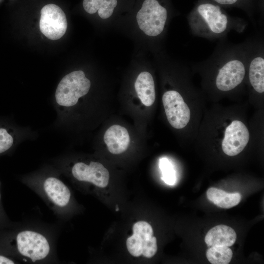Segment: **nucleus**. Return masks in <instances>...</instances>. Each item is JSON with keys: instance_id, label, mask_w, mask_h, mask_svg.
Masks as SVG:
<instances>
[{"instance_id": "f03ea898", "label": "nucleus", "mask_w": 264, "mask_h": 264, "mask_svg": "<svg viewBox=\"0 0 264 264\" xmlns=\"http://www.w3.org/2000/svg\"><path fill=\"white\" fill-rule=\"evenodd\" d=\"M250 38L239 44L226 39L218 41L207 58L193 66L213 84L215 89L223 93L235 90L246 77Z\"/></svg>"}, {"instance_id": "39448f33", "label": "nucleus", "mask_w": 264, "mask_h": 264, "mask_svg": "<svg viewBox=\"0 0 264 264\" xmlns=\"http://www.w3.org/2000/svg\"><path fill=\"white\" fill-rule=\"evenodd\" d=\"M91 82L82 70H75L65 75L58 84L52 101L56 116L52 124L61 122L77 103L78 100L88 94Z\"/></svg>"}, {"instance_id": "ddd939ff", "label": "nucleus", "mask_w": 264, "mask_h": 264, "mask_svg": "<svg viewBox=\"0 0 264 264\" xmlns=\"http://www.w3.org/2000/svg\"><path fill=\"white\" fill-rule=\"evenodd\" d=\"M237 239L235 230L231 227L220 224L212 228L207 233L204 241L208 247L231 246Z\"/></svg>"}, {"instance_id": "f3484780", "label": "nucleus", "mask_w": 264, "mask_h": 264, "mask_svg": "<svg viewBox=\"0 0 264 264\" xmlns=\"http://www.w3.org/2000/svg\"><path fill=\"white\" fill-rule=\"evenodd\" d=\"M206 255L212 264H228L231 260L233 252L228 246H215L207 249Z\"/></svg>"}, {"instance_id": "a211bd4d", "label": "nucleus", "mask_w": 264, "mask_h": 264, "mask_svg": "<svg viewBox=\"0 0 264 264\" xmlns=\"http://www.w3.org/2000/svg\"><path fill=\"white\" fill-rule=\"evenodd\" d=\"M159 167L162 174V179L164 182L169 185L175 184L176 181V172L169 160L166 158H161Z\"/></svg>"}, {"instance_id": "20e7f679", "label": "nucleus", "mask_w": 264, "mask_h": 264, "mask_svg": "<svg viewBox=\"0 0 264 264\" xmlns=\"http://www.w3.org/2000/svg\"><path fill=\"white\" fill-rule=\"evenodd\" d=\"M190 33L211 41L226 39L232 31L243 33L248 23L244 20L228 15L219 5L201 1L187 17Z\"/></svg>"}, {"instance_id": "6e6552de", "label": "nucleus", "mask_w": 264, "mask_h": 264, "mask_svg": "<svg viewBox=\"0 0 264 264\" xmlns=\"http://www.w3.org/2000/svg\"><path fill=\"white\" fill-rule=\"evenodd\" d=\"M132 230L133 234L126 241L129 253L136 257L142 255L148 258L153 257L157 252V246L151 225L139 221L133 224Z\"/></svg>"}, {"instance_id": "4468645a", "label": "nucleus", "mask_w": 264, "mask_h": 264, "mask_svg": "<svg viewBox=\"0 0 264 264\" xmlns=\"http://www.w3.org/2000/svg\"><path fill=\"white\" fill-rule=\"evenodd\" d=\"M134 88L143 104L149 107L154 104L155 99V85L150 73L141 72L136 79Z\"/></svg>"}, {"instance_id": "9d476101", "label": "nucleus", "mask_w": 264, "mask_h": 264, "mask_svg": "<svg viewBox=\"0 0 264 264\" xmlns=\"http://www.w3.org/2000/svg\"><path fill=\"white\" fill-rule=\"evenodd\" d=\"M162 102L170 125L176 129L185 127L190 119L191 111L181 93L176 90H167L163 94Z\"/></svg>"}, {"instance_id": "6ab92c4d", "label": "nucleus", "mask_w": 264, "mask_h": 264, "mask_svg": "<svg viewBox=\"0 0 264 264\" xmlns=\"http://www.w3.org/2000/svg\"><path fill=\"white\" fill-rule=\"evenodd\" d=\"M15 224L11 221L4 209L0 191V231L12 227Z\"/></svg>"}, {"instance_id": "423d86ee", "label": "nucleus", "mask_w": 264, "mask_h": 264, "mask_svg": "<svg viewBox=\"0 0 264 264\" xmlns=\"http://www.w3.org/2000/svg\"><path fill=\"white\" fill-rule=\"evenodd\" d=\"M38 132L30 126H22L14 121L0 118V156L13 153L22 143L36 140Z\"/></svg>"}, {"instance_id": "412c9836", "label": "nucleus", "mask_w": 264, "mask_h": 264, "mask_svg": "<svg viewBox=\"0 0 264 264\" xmlns=\"http://www.w3.org/2000/svg\"><path fill=\"white\" fill-rule=\"evenodd\" d=\"M219 4L226 6H235L242 3L241 0H212ZM243 1V0H242Z\"/></svg>"}, {"instance_id": "9b49d317", "label": "nucleus", "mask_w": 264, "mask_h": 264, "mask_svg": "<svg viewBox=\"0 0 264 264\" xmlns=\"http://www.w3.org/2000/svg\"><path fill=\"white\" fill-rule=\"evenodd\" d=\"M249 138V132L245 124L240 120H234L225 130L222 150L228 156L237 155L246 147Z\"/></svg>"}, {"instance_id": "dca6fc26", "label": "nucleus", "mask_w": 264, "mask_h": 264, "mask_svg": "<svg viewBox=\"0 0 264 264\" xmlns=\"http://www.w3.org/2000/svg\"><path fill=\"white\" fill-rule=\"evenodd\" d=\"M117 4V0H84L83 2L87 13L94 14L98 11L99 17L104 19L111 16Z\"/></svg>"}, {"instance_id": "0eeeda50", "label": "nucleus", "mask_w": 264, "mask_h": 264, "mask_svg": "<svg viewBox=\"0 0 264 264\" xmlns=\"http://www.w3.org/2000/svg\"><path fill=\"white\" fill-rule=\"evenodd\" d=\"M167 20V9L157 0H145L136 15L139 28L153 37L163 33Z\"/></svg>"}, {"instance_id": "f257e3e1", "label": "nucleus", "mask_w": 264, "mask_h": 264, "mask_svg": "<svg viewBox=\"0 0 264 264\" xmlns=\"http://www.w3.org/2000/svg\"><path fill=\"white\" fill-rule=\"evenodd\" d=\"M57 231L37 223H16L0 231V252L32 264L56 263Z\"/></svg>"}, {"instance_id": "1a4fd4ad", "label": "nucleus", "mask_w": 264, "mask_h": 264, "mask_svg": "<svg viewBox=\"0 0 264 264\" xmlns=\"http://www.w3.org/2000/svg\"><path fill=\"white\" fill-rule=\"evenodd\" d=\"M40 29L48 39L57 40L65 34L67 27L66 15L63 10L54 4L44 5L41 10Z\"/></svg>"}, {"instance_id": "f8f14e48", "label": "nucleus", "mask_w": 264, "mask_h": 264, "mask_svg": "<svg viewBox=\"0 0 264 264\" xmlns=\"http://www.w3.org/2000/svg\"><path fill=\"white\" fill-rule=\"evenodd\" d=\"M104 140L109 152L114 154H120L126 151L130 142L127 129L118 125H112L107 129Z\"/></svg>"}, {"instance_id": "2eb2a0df", "label": "nucleus", "mask_w": 264, "mask_h": 264, "mask_svg": "<svg viewBox=\"0 0 264 264\" xmlns=\"http://www.w3.org/2000/svg\"><path fill=\"white\" fill-rule=\"evenodd\" d=\"M206 195L210 201L218 207L224 209L236 206L242 198L239 193H229L214 187L209 188L206 192Z\"/></svg>"}, {"instance_id": "aec40b11", "label": "nucleus", "mask_w": 264, "mask_h": 264, "mask_svg": "<svg viewBox=\"0 0 264 264\" xmlns=\"http://www.w3.org/2000/svg\"><path fill=\"white\" fill-rule=\"evenodd\" d=\"M19 262L14 258L0 252V264H19Z\"/></svg>"}, {"instance_id": "7ed1b4c3", "label": "nucleus", "mask_w": 264, "mask_h": 264, "mask_svg": "<svg viewBox=\"0 0 264 264\" xmlns=\"http://www.w3.org/2000/svg\"><path fill=\"white\" fill-rule=\"evenodd\" d=\"M61 176L59 170L50 163L22 175L19 180L42 198L62 221L69 215L72 197L69 187L62 180Z\"/></svg>"}]
</instances>
